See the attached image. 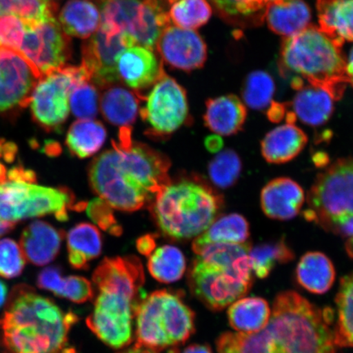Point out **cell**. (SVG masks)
Listing matches in <instances>:
<instances>
[{
	"label": "cell",
	"mask_w": 353,
	"mask_h": 353,
	"mask_svg": "<svg viewBox=\"0 0 353 353\" xmlns=\"http://www.w3.org/2000/svg\"><path fill=\"white\" fill-rule=\"evenodd\" d=\"M137 248L140 254L145 256L151 254L154 249H156V240L152 235H145L140 237L137 241Z\"/></svg>",
	"instance_id": "48"
},
{
	"label": "cell",
	"mask_w": 353,
	"mask_h": 353,
	"mask_svg": "<svg viewBox=\"0 0 353 353\" xmlns=\"http://www.w3.org/2000/svg\"><path fill=\"white\" fill-rule=\"evenodd\" d=\"M303 216L325 231L335 221L353 215V157L339 159L317 175Z\"/></svg>",
	"instance_id": "9"
},
{
	"label": "cell",
	"mask_w": 353,
	"mask_h": 353,
	"mask_svg": "<svg viewBox=\"0 0 353 353\" xmlns=\"http://www.w3.org/2000/svg\"><path fill=\"white\" fill-rule=\"evenodd\" d=\"M327 232H331L341 236L344 240L347 254L353 259V215L339 219L328 228Z\"/></svg>",
	"instance_id": "46"
},
{
	"label": "cell",
	"mask_w": 353,
	"mask_h": 353,
	"mask_svg": "<svg viewBox=\"0 0 353 353\" xmlns=\"http://www.w3.org/2000/svg\"><path fill=\"white\" fill-rule=\"evenodd\" d=\"M251 269L256 276L263 279L270 275L278 264L292 261L294 253L286 244L284 238L272 241L262 243L251 247L249 252Z\"/></svg>",
	"instance_id": "35"
},
{
	"label": "cell",
	"mask_w": 353,
	"mask_h": 353,
	"mask_svg": "<svg viewBox=\"0 0 353 353\" xmlns=\"http://www.w3.org/2000/svg\"><path fill=\"white\" fill-rule=\"evenodd\" d=\"M64 232L50 223L35 221L21 233L20 247L26 262L46 266L59 255Z\"/></svg>",
	"instance_id": "20"
},
{
	"label": "cell",
	"mask_w": 353,
	"mask_h": 353,
	"mask_svg": "<svg viewBox=\"0 0 353 353\" xmlns=\"http://www.w3.org/2000/svg\"><path fill=\"white\" fill-rule=\"evenodd\" d=\"M218 353H272L266 329L253 334L225 332L216 341Z\"/></svg>",
	"instance_id": "37"
},
{
	"label": "cell",
	"mask_w": 353,
	"mask_h": 353,
	"mask_svg": "<svg viewBox=\"0 0 353 353\" xmlns=\"http://www.w3.org/2000/svg\"><path fill=\"white\" fill-rule=\"evenodd\" d=\"M26 0H0V15H16Z\"/></svg>",
	"instance_id": "49"
},
{
	"label": "cell",
	"mask_w": 353,
	"mask_h": 353,
	"mask_svg": "<svg viewBox=\"0 0 353 353\" xmlns=\"http://www.w3.org/2000/svg\"><path fill=\"white\" fill-rule=\"evenodd\" d=\"M117 68L121 82L139 92L153 86L165 74L153 50L140 46L123 50L118 57Z\"/></svg>",
	"instance_id": "18"
},
{
	"label": "cell",
	"mask_w": 353,
	"mask_h": 353,
	"mask_svg": "<svg viewBox=\"0 0 353 353\" xmlns=\"http://www.w3.org/2000/svg\"><path fill=\"white\" fill-rule=\"evenodd\" d=\"M263 17L273 32L288 38L307 28L311 11L303 0H274L267 3Z\"/></svg>",
	"instance_id": "23"
},
{
	"label": "cell",
	"mask_w": 353,
	"mask_h": 353,
	"mask_svg": "<svg viewBox=\"0 0 353 353\" xmlns=\"http://www.w3.org/2000/svg\"><path fill=\"white\" fill-rule=\"evenodd\" d=\"M167 1H168V3L171 4V3H173L174 1H176V0H167Z\"/></svg>",
	"instance_id": "57"
},
{
	"label": "cell",
	"mask_w": 353,
	"mask_h": 353,
	"mask_svg": "<svg viewBox=\"0 0 353 353\" xmlns=\"http://www.w3.org/2000/svg\"><path fill=\"white\" fill-rule=\"evenodd\" d=\"M39 79L19 52L0 50V112L29 105Z\"/></svg>",
	"instance_id": "16"
},
{
	"label": "cell",
	"mask_w": 353,
	"mask_h": 353,
	"mask_svg": "<svg viewBox=\"0 0 353 353\" xmlns=\"http://www.w3.org/2000/svg\"><path fill=\"white\" fill-rule=\"evenodd\" d=\"M319 29L342 47L353 41V0H316Z\"/></svg>",
	"instance_id": "25"
},
{
	"label": "cell",
	"mask_w": 353,
	"mask_h": 353,
	"mask_svg": "<svg viewBox=\"0 0 353 353\" xmlns=\"http://www.w3.org/2000/svg\"><path fill=\"white\" fill-rule=\"evenodd\" d=\"M83 81L91 79L82 65H64L39 79L29 103L34 122L48 132L60 131L69 117L70 92Z\"/></svg>",
	"instance_id": "11"
},
{
	"label": "cell",
	"mask_w": 353,
	"mask_h": 353,
	"mask_svg": "<svg viewBox=\"0 0 353 353\" xmlns=\"http://www.w3.org/2000/svg\"><path fill=\"white\" fill-rule=\"evenodd\" d=\"M16 223L10 222V221L0 219V237L6 235L15 228Z\"/></svg>",
	"instance_id": "54"
},
{
	"label": "cell",
	"mask_w": 353,
	"mask_h": 353,
	"mask_svg": "<svg viewBox=\"0 0 353 353\" xmlns=\"http://www.w3.org/2000/svg\"><path fill=\"white\" fill-rule=\"evenodd\" d=\"M272 310L263 298H241L228 308L229 324L237 332L253 334L263 330L270 320Z\"/></svg>",
	"instance_id": "31"
},
{
	"label": "cell",
	"mask_w": 353,
	"mask_h": 353,
	"mask_svg": "<svg viewBox=\"0 0 353 353\" xmlns=\"http://www.w3.org/2000/svg\"><path fill=\"white\" fill-rule=\"evenodd\" d=\"M307 140V134L299 127L286 123L264 137L261 143L263 157L270 164H285L302 152Z\"/></svg>",
	"instance_id": "22"
},
{
	"label": "cell",
	"mask_w": 353,
	"mask_h": 353,
	"mask_svg": "<svg viewBox=\"0 0 353 353\" xmlns=\"http://www.w3.org/2000/svg\"><path fill=\"white\" fill-rule=\"evenodd\" d=\"M260 201L267 217L287 221L299 214L305 201V193L295 181L281 176L270 181L263 188Z\"/></svg>",
	"instance_id": "19"
},
{
	"label": "cell",
	"mask_w": 353,
	"mask_h": 353,
	"mask_svg": "<svg viewBox=\"0 0 353 353\" xmlns=\"http://www.w3.org/2000/svg\"><path fill=\"white\" fill-rule=\"evenodd\" d=\"M212 8L207 0H176L171 3L170 19L178 28L194 30L209 21Z\"/></svg>",
	"instance_id": "38"
},
{
	"label": "cell",
	"mask_w": 353,
	"mask_h": 353,
	"mask_svg": "<svg viewBox=\"0 0 353 353\" xmlns=\"http://www.w3.org/2000/svg\"><path fill=\"white\" fill-rule=\"evenodd\" d=\"M346 70L350 85L353 88V48L346 61Z\"/></svg>",
	"instance_id": "53"
},
{
	"label": "cell",
	"mask_w": 353,
	"mask_h": 353,
	"mask_svg": "<svg viewBox=\"0 0 353 353\" xmlns=\"http://www.w3.org/2000/svg\"><path fill=\"white\" fill-rule=\"evenodd\" d=\"M140 113L148 123L150 135L164 138L178 130L188 119L186 91L174 79L164 74L145 99Z\"/></svg>",
	"instance_id": "13"
},
{
	"label": "cell",
	"mask_w": 353,
	"mask_h": 353,
	"mask_svg": "<svg viewBox=\"0 0 353 353\" xmlns=\"http://www.w3.org/2000/svg\"><path fill=\"white\" fill-rule=\"evenodd\" d=\"M19 54L39 79L65 65L72 56L70 37L54 19L28 26Z\"/></svg>",
	"instance_id": "15"
},
{
	"label": "cell",
	"mask_w": 353,
	"mask_h": 353,
	"mask_svg": "<svg viewBox=\"0 0 353 353\" xmlns=\"http://www.w3.org/2000/svg\"><path fill=\"white\" fill-rule=\"evenodd\" d=\"M119 353H159V352L147 350V348L132 347V348H130V350L122 351Z\"/></svg>",
	"instance_id": "56"
},
{
	"label": "cell",
	"mask_w": 353,
	"mask_h": 353,
	"mask_svg": "<svg viewBox=\"0 0 353 353\" xmlns=\"http://www.w3.org/2000/svg\"><path fill=\"white\" fill-rule=\"evenodd\" d=\"M99 94L91 81L77 83L70 94V109L79 120L94 119L99 112Z\"/></svg>",
	"instance_id": "41"
},
{
	"label": "cell",
	"mask_w": 353,
	"mask_h": 353,
	"mask_svg": "<svg viewBox=\"0 0 353 353\" xmlns=\"http://www.w3.org/2000/svg\"><path fill=\"white\" fill-rule=\"evenodd\" d=\"M156 47L167 64L184 72L202 68L207 59L204 39L194 30L170 25L159 37Z\"/></svg>",
	"instance_id": "17"
},
{
	"label": "cell",
	"mask_w": 353,
	"mask_h": 353,
	"mask_svg": "<svg viewBox=\"0 0 353 353\" xmlns=\"http://www.w3.org/2000/svg\"><path fill=\"white\" fill-rule=\"evenodd\" d=\"M98 290L86 325L100 341L114 350L130 345L134 339V320L142 301L144 269L136 256L105 258L92 275Z\"/></svg>",
	"instance_id": "3"
},
{
	"label": "cell",
	"mask_w": 353,
	"mask_h": 353,
	"mask_svg": "<svg viewBox=\"0 0 353 353\" xmlns=\"http://www.w3.org/2000/svg\"><path fill=\"white\" fill-rule=\"evenodd\" d=\"M107 139V130L99 121L92 119L73 123L66 135L65 144L70 153L79 158L94 156Z\"/></svg>",
	"instance_id": "33"
},
{
	"label": "cell",
	"mask_w": 353,
	"mask_h": 353,
	"mask_svg": "<svg viewBox=\"0 0 353 353\" xmlns=\"http://www.w3.org/2000/svg\"><path fill=\"white\" fill-rule=\"evenodd\" d=\"M247 118L244 103L235 95H225L206 101L205 125L219 136H232L243 130Z\"/></svg>",
	"instance_id": "21"
},
{
	"label": "cell",
	"mask_w": 353,
	"mask_h": 353,
	"mask_svg": "<svg viewBox=\"0 0 353 353\" xmlns=\"http://www.w3.org/2000/svg\"><path fill=\"white\" fill-rule=\"evenodd\" d=\"M112 207L103 199H95L88 205L87 213L94 223L103 230L113 235H121L122 229L114 219Z\"/></svg>",
	"instance_id": "45"
},
{
	"label": "cell",
	"mask_w": 353,
	"mask_h": 353,
	"mask_svg": "<svg viewBox=\"0 0 353 353\" xmlns=\"http://www.w3.org/2000/svg\"><path fill=\"white\" fill-rule=\"evenodd\" d=\"M152 212L159 228L170 239L197 237L217 219L222 196L208 184L182 180L166 184L154 198Z\"/></svg>",
	"instance_id": "6"
},
{
	"label": "cell",
	"mask_w": 353,
	"mask_h": 353,
	"mask_svg": "<svg viewBox=\"0 0 353 353\" xmlns=\"http://www.w3.org/2000/svg\"><path fill=\"white\" fill-rule=\"evenodd\" d=\"M296 280L303 288L312 294H323L332 287L335 269L331 260L321 252H307L297 265Z\"/></svg>",
	"instance_id": "29"
},
{
	"label": "cell",
	"mask_w": 353,
	"mask_h": 353,
	"mask_svg": "<svg viewBox=\"0 0 353 353\" xmlns=\"http://www.w3.org/2000/svg\"><path fill=\"white\" fill-rule=\"evenodd\" d=\"M341 48L319 28L308 26L282 43L281 70L323 88L338 100L350 85Z\"/></svg>",
	"instance_id": "5"
},
{
	"label": "cell",
	"mask_w": 353,
	"mask_h": 353,
	"mask_svg": "<svg viewBox=\"0 0 353 353\" xmlns=\"http://www.w3.org/2000/svg\"><path fill=\"white\" fill-rule=\"evenodd\" d=\"M223 139L219 135H212L205 139V147L208 151L215 153L221 151L223 148Z\"/></svg>",
	"instance_id": "51"
},
{
	"label": "cell",
	"mask_w": 353,
	"mask_h": 353,
	"mask_svg": "<svg viewBox=\"0 0 353 353\" xmlns=\"http://www.w3.org/2000/svg\"><path fill=\"white\" fill-rule=\"evenodd\" d=\"M275 94V83L269 74L264 72H254L246 78L242 88L244 104L254 110H261L272 103Z\"/></svg>",
	"instance_id": "39"
},
{
	"label": "cell",
	"mask_w": 353,
	"mask_h": 353,
	"mask_svg": "<svg viewBox=\"0 0 353 353\" xmlns=\"http://www.w3.org/2000/svg\"><path fill=\"white\" fill-rule=\"evenodd\" d=\"M74 198L65 188L39 186L35 183L6 178L0 181V219L16 223L30 218L54 214L68 220Z\"/></svg>",
	"instance_id": "8"
},
{
	"label": "cell",
	"mask_w": 353,
	"mask_h": 353,
	"mask_svg": "<svg viewBox=\"0 0 353 353\" xmlns=\"http://www.w3.org/2000/svg\"><path fill=\"white\" fill-rule=\"evenodd\" d=\"M103 239L98 228L90 223H79L68 234V261L73 268L85 270L90 263L99 257Z\"/></svg>",
	"instance_id": "30"
},
{
	"label": "cell",
	"mask_w": 353,
	"mask_h": 353,
	"mask_svg": "<svg viewBox=\"0 0 353 353\" xmlns=\"http://www.w3.org/2000/svg\"><path fill=\"white\" fill-rule=\"evenodd\" d=\"M337 321L334 329L335 345L353 347V273L342 278L336 299Z\"/></svg>",
	"instance_id": "36"
},
{
	"label": "cell",
	"mask_w": 353,
	"mask_h": 353,
	"mask_svg": "<svg viewBox=\"0 0 353 353\" xmlns=\"http://www.w3.org/2000/svg\"><path fill=\"white\" fill-rule=\"evenodd\" d=\"M39 289L50 291L57 297L76 303H85L94 297V290L91 282L79 276L63 277L59 267L44 268L37 277Z\"/></svg>",
	"instance_id": "27"
},
{
	"label": "cell",
	"mask_w": 353,
	"mask_h": 353,
	"mask_svg": "<svg viewBox=\"0 0 353 353\" xmlns=\"http://www.w3.org/2000/svg\"><path fill=\"white\" fill-rule=\"evenodd\" d=\"M26 25L14 15H0V50L19 52L25 37Z\"/></svg>",
	"instance_id": "43"
},
{
	"label": "cell",
	"mask_w": 353,
	"mask_h": 353,
	"mask_svg": "<svg viewBox=\"0 0 353 353\" xmlns=\"http://www.w3.org/2000/svg\"><path fill=\"white\" fill-rule=\"evenodd\" d=\"M186 267V259L182 251L173 245L159 247L148 256V271L161 283L178 281L184 275Z\"/></svg>",
	"instance_id": "34"
},
{
	"label": "cell",
	"mask_w": 353,
	"mask_h": 353,
	"mask_svg": "<svg viewBox=\"0 0 353 353\" xmlns=\"http://www.w3.org/2000/svg\"><path fill=\"white\" fill-rule=\"evenodd\" d=\"M188 281L194 296L216 312L245 296L252 285L253 278L196 257L189 269Z\"/></svg>",
	"instance_id": "12"
},
{
	"label": "cell",
	"mask_w": 353,
	"mask_h": 353,
	"mask_svg": "<svg viewBox=\"0 0 353 353\" xmlns=\"http://www.w3.org/2000/svg\"><path fill=\"white\" fill-rule=\"evenodd\" d=\"M266 1L268 3V2H271V1H274V0H266Z\"/></svg>",
	"instance_id": "58"
},
{
	"label": "cell",
	"mask_w": 353,
	"mask_h": 353,
	"mask_svg": "<svg viewBox=\"0 0 353 353\" xmlns=\"http://www.w3.org/2000/svg\"><path fill=\"white\" fill-rule=\"evenodd\" d=\"M79 317L26 284L13 287L0 316L2 353H76L69 333Z\"/></svg>",
	"instance_id": "2"
},
{
	"label": "cell",
	"mask_w": 353,
	"mask_h": 353,
	"mask_svg": "<svg viewBox=\"0 0 353 353\" xmlns=\"http://www.w3.org/2000/svg\"><path fill=\"white\" fill-rule=\"evenodd\" d=\"M136 46L132 39L120 30L104 23L82 44V64L91 82L105 88L121 82L117 63L126 48Z\"/></svg>",
	"instance_id": "14"
},
{
	"label": "cell",
	"mask_w": 353,
	"mask_h": 353,
	"mask_svg": "<svg viewBox=\"0 0 353 353\" xmlns=\"http://www.w3.org/2000/svg\"><path fill=\"white\" fill-rule=\"evenodd\" d=\"M26 263L20 245L11 239L0 241V276L4 279L19 277L24 271Z\"/></svg>",
	"instance_id": "42"
},
{
	"label": "cell",
	"mask_w": 353,
	"mask_h": 353,
	"mask_svg": "<svg viewBox=\"0 0 353 353\" xmlns=\"http://www.w3.org/2000/svg\"><path fill=\"white\" fill-rule=\"evenodd\" d=\"M101 23L99 8L91 0H69L60 12L59 24L68 37L90 38Z\"/></svg>",
	"instance_id": "28"
},
{
	"label": "cell",
	"mask_w": 353,
	"mask_h": 353,
	"mask_svg": "<svg viewBox=\"0 0 353 353\" xmlns=\"http://www.w3.org/2000/svg\"><path fill=\"white\" fill-rule=\"evenodd\" d=\"M169 159L148 145L132 142L131 127H121L112 149L92 161L91 186L112 208L132 212L154 200L170 182Z\"/></svg>",
	"instance_id": "1"
},
{
	"label": "cell",
	"mask_w": 353,
	"mask_h": 353,
	"mask_svg": "<svg viewBox=\"0 0 353 353\" xmlns=\"http://www.w3.org/2000/svg\"><path fill=\"white\" fill-rule=\"evenodd\" d=\"M334 99L323 88L304 85L297 90V94L291 103L295 118L312 127L324 125L330 121L334 112Z\"/></svg>",
	"instance_id": "24"
},
{
	"label": "cell",
	"mask_w": 353,
	"mask_h": 353,
	"mask_svg": "<svg viewBox=\"0 0 353 353\" xmlns=\"http://www.w3.org/2000/svg\"><path fill=\"white\" fill-rule=\"evenodd\" d=\"M250 236L248 221L239 214H230L216 219L208 229L197 236L192 244L195 251L214 243L244 244Z\"/></svg>",
	"instance_id": "32"
},
{
	"label": "cell",
	"mask_w": 353,
	"mask_h": 353,
	"mask_svg": "<svg viewBox=\"0 0 353 353\" xmlns=\"http://www.w3.org/2000/svg\"><path fill=\"white\" fill-rule=\"evenodd\" d=\"M211 182L219 188H231L240 178L242 162L238 154L228 149L219 152L209 165Z\"/></svg>",
	"instance_id": "40"
},
{
	"label": "cell",
	"mask_w": 353,
	"mask_h": 353,
	"mask_svg": "<svg viewBox=\"0 0 353 353\" xmlns=\"http://www.w3.org/2000/svg\"><path fill=\"white\" fill-rule=\"evenodd\" d=\"M8 297V286L4 282L0 280V308L6 305Z\"/></svg>",
	"instance_id": "55"
},
{
	"label": "cell",
	"mask_w": 353,
	"mask_h": 353,
	"mask_svg": "<svg viewBox=\"0 0 353 353\" xmlns=\"http://www.w3.org/2000/svg\"><path fill=\"white\" fill-rule=\"evenodd\" d=\"M135 347L161 352L186 343L195 332V313L179 291H154L136 312Z\"/></svg>",
	"instance_id": "7"
},
{
	"label": "cell",
	"mask_w": 353,
	"mask_h": 353,
	"mask_svg": "<svg viewBox=\"0 0 353 353\" xmlns=\"http://www.w3.org/2000/svg\"><path fill=\"white\" fill-rule=\"evenodd\" d=\"M170 353H214L210 347L205 344H192L185 347L183 351L172 350Z\"/></svg>",
	"instance_id": "52"
},
{
	"label": "cell",
	"mask_w": 353,
	"mask_h": 353,
	"mask_svg": "<svg viewBox=\"0 0 353 353\" xmlns=\"http://www.w3.org/2000/svg\"><path fill=\"white\" fill-rule=\"evenodd\" d=\"M286 112V105L272 101V104L269 105L268 117L272 122L279 123L285 117Z\"/></svg>",
	"instance_id": "47"
},
{
	"label": "cell",
	"mask_w": 353,
	"mask_h": 353,
	"mask_svg": "<svg viewBox=\"0 0 353 353\" xmlns=\"http://www.w3.org/2000/svg\"><path fill=\"white\" fill-rule=\"evenodd\" d=\"M223 16L228 17H249L264 10L266 0H211Z\"/></svg>",
	"instance_id": "44"
},
{
	"label": "cell",
	"mask_w": 353,
	"mask_h": 353,
	"mask_svg": "<svg viewBox=\"0 0 353 353\" xmlns=\"http://www.w3.org/2000/svg\"><path fill=\"white\" fill-rule=\"evenodd\" d=\"M330 314L294 291L277 295L266 329L272 353H335Z\"/></svg>",
	"instance_id": "4"
},
{
	"label": "cell",
	"mask_w": 353,
	"mask_h": 353,
	"mask_svg": "<svg viewBox=\"0 0 353 353\" xmlns=\"http://www.w3.org/2000/svg\"><path fill=\"white\" fill-rule=\"evenodd\" d=\"M143 97L121 85H110L103 88L99 100L101 114L112 125L131 126L138 117L139 104Z\"/></svg>",
	"instance_id": "26"
},
{
	"label": "cell",
	"mask_w": 353,
	"mask_h": 353,
	"mask_svg": "<svg viewBox=\"0 0 353 353\" xmlns=\"http://www.w3.org/2000/svg\"><path fill=\"white\" fill-rule=\"evenodd\" d=\"M99 6L101 23L129 35L136 46L154 50L170 25L165 0H91Z\"/></svg>",
	"instance_id": "10"
},
{
	"label": "cell",
	"mask_w": 353,
	"mask_h": 353,
	"mask_svg": "<svg viewBox=\"0 0 353 353\" xmlns=\"http://www.w3.org/2000/svg\"><path fill=\"white\" fill-rule=\"evenodd\" d=\"M16 153L17 148L14 144L0 140V158H3L6 161H12Z\"/></svg>",
	"instance_id": "50"
}]
</instances>
